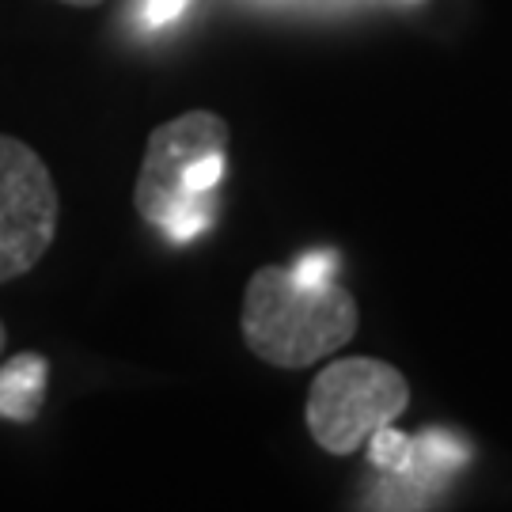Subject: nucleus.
<instances>
[{
	"mask_svg": "<svg viewBox=\"0 0 512 512\" xmlns=\"http://www.w3.org/2000/svg\"><path fill=\"white\" fill-rule=\"evenodd\" d=\"M334 270H338V255L334 251H311L296 262L289 274L300 281V285H308V289H323L334 281Z\"/></svg>",
	"mask_w": 512,
	"mask_h": 512,
	"instance_id": "obj_8",
	"label": "nucleus"
},
{
	"mask_svg": "<svg viewBox=\"0 0 512 512\" xmlns=\"http://www.w3.org/2000/svg\"><path fill=\"white\" fill-rule=\"evenodd\" d=\"M410 456H414V437H406L391 425H380L372 437H368V459L384 471V475H406L410 467Z\"/></svg>",
	"mask_w": 512,
	"mask_h": 512,
	"instance_id": "obj_7",
	"label": "nucleus"
},
{
	"mask_svg": "<svg viewBox=\"0 0 512 512\" xmlns=\"http://www.w3.org/2000/svg\"><path fill=\"white\" fill-rule=\"evenodd\" d=\"M186 4H190V0H145V19L152 27H164V23L183 16Z\"/></svg>",
	"mask_w": 512,
	"mask_h": 512,
	"instance_id": "obj_9",
	"label": "nucleus"
},
{
	"mask_svg": "<svg viewBox=\"0 0 512 512\" xmlns=\"http://www.w3.org/2000/svg\"><path fill=\"white\" fill-rule=\"evenodd\" d=\"M410 403L399 368L368 357L334 361L308 391V429L330 456H353L380 425H391Z\"/></svg>",
	"mask_w": 512,
	"mask_h": 512,
	"instance_id": "obj_3",
	"label": "nucleus"
},
{
	"mask_svg": "<svg viewBox=\"0 0 512 512\" xmlns=\"http://www.w3.org/2000/svg\"><path fill=\"white\" fill-rule=\"evenodd\" d=\"M228 164V122L213 110H186L152 129L133 186L137 213L171 243H190L213 224L217 186Z\"/></svg>",
	"mask_w": 512,
	"mask_h": 512,
	"instance_id": "obj_1",
	"label": "nucleus"
},
{
	"mask_svg": "<svg viewBox=\"0 0 512 512\" xmlns=\"http://www.w3.org/2000/svg\"><path fill=\"white\" fill-rule=\"evenodd\" d=\"M61 4H73V8H95V4H103V0H61Z\"/></svg>",
	"mask_w": 512,
	"mask_h": 512,
	"instance_id": "obj_10",
	"label": "nucleus"
},
{
	"mask_svg": "<svg viewBox=\"0 0 512 512\" xmlns=\"http://www.w3.org/2000/svg\"><path fill=\"white\" fill-rule=\"evenodd\" d=\"M243 342L277 368H308L357 334V304L342 285L308 289L289 270L266 266L243 293Z\"/></svg>",
	"mask_w": 512,
	"mask_h": 512,
	"instance_id": "obj_2",
	"label": "nucleus"
},
{
	"mask_svg": "<svg viewBox=\"0 0 512 512\" xmlns=\"http://www.w3.org/2000/svg\"><path fill=\"white\" fill-rule=\"evenodd\" d=\"M467 444H459L456 437H448V433H425L421 440H414V456H410V467H406V475H399L403 482H410V490L421 494V490H433L440 486L444 478L459 471V467H467Z\"/></svg>",
	"mask_w": 512,
	"mask_h": 512,
	"instance_id": "obj_6",
	"label": "nucleus"
},
{
	"mask_svg": "<svg viewBox=\"0 0 512 512\" xmlns=\"http://www.w3.org/2000/svg\"><path fill=\"white\" fill-rule=\"evenodd\" d=\"M50 384V361L42 353H16L0 365V418L31 425L42 414Z\"/></svg>",
	"mask_w": 512,
	"mask_h": 512,
	"instance_id": "obj_5",
	"label": "nucleus"
},
{
	"mask_svg": "<svg viewBox=\"0 0 512 512\" xmlns=\"http://www.w3.org/2000/svg\"><path fill=\"white\" fill-rule=\"evenodd\" d=\"M57 186L31 145L0 133V285L31 274L57 236Z\"/></svg>",
	"mask_w": 512,
	"mask_h": 512,
	"instance_id": "obj_4",
	"label": "nucleus"
},
{
	"mask_svg": "<svg viewBox=\"0 0 512 512\" xmlns=\"http://www.w3.org/2000/svg\"><path fill=\"white\" fill-rule=\"evenodd\" d=\"M4 346H8V330H4V323H0V353H4Z\"/></svg>",
	"mask_w": 512,
	"mask_h": 512,
	"instance_id": "obj_11",
	"label": "nucleus"
}]
</instances>
